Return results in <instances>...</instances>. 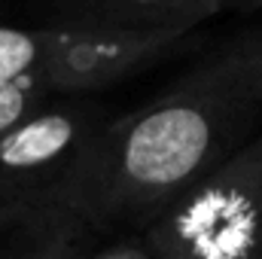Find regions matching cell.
<instances>
[{"label": "cell", "mask_w": 262, "mask_h": 259, "mask_svg": "<svg viewBox=\"0 0 262 259\" xmlns=\"http://www.w3.org/2000/svg\"><path fill=\"white\" fill-rule=\"evenodd\" d=\"M262 116V25L232 37L159 98L85 146L61 207L89 229H146L253 140Z\"/></svg>", "instance_id": "1"}, {"label": "cell", "mask_w": 262, "mask_h": 259, "mask_svg": "<svg viewBox=\"0 0 262 259\" xmlns=\"http://www.w3.org/2000/svg\"><path fill=\"white\" fill-rule=\"evenodd\" d=\"M156 259H262V134L143 229Z\"/></svg>", "instance_id": "2"}, {"label": "cell", "mask_w": 262, "mask_h": 259, "mask_svg": "<svg viewBox=\"0 0 262 259\" xmlns=\"http://www.w3.org/2000/svg\"><path fill=\"white\" fill-rule=\"evenodd\" d=\"M107 122L110 116L101 104L52 98L0 137V223L31 210L61 207L76 162Z\"/></svg>", "instance_id": "3"}, {"label": "cell", "mask_w": 262, "mask_h": 259, "mask_svg": "<svg viewBox=\"0 0 262 259\" xmlns=\"http://www.w3.org/2000/svg\"><path fill=\"white\" fill-rule=\"evenodd\" d=\"M189 40L183 31H125L55 21L46 28V58L37 73L49 95L82 98L152 67Z\"/></svg>", "instance_id": "4"}, {"label": "cell", "mask_w": 262, "mask_h": 259, "mask_svg": "<svg viewBox=\"0 0 262 259\" xmlns=\"http://www.w3.org/2000/svg\"><path fill=\"white\" fill-rule=\"evenodd\" d=\"M73 25H107L125 31H183L216 15L213 0H52Z\"/></svg>", "instance_id": "5"}, {"label": "cell", "mask_w": 262, "mask_h": 259, "mask_svg": "<svg viewBox=\"0 0 262 259\" xmlns=\"http://www.w3.org/2000/svg\"><path fill=\"white\" fill-rule=\"evenodd\" d=\"M3 223H12L21 235L9 247L6 259H79L82 235L95 232L64 207H43Z\"/></svg>", "instance_id": "6"}, {"label": "cell", "mask_w": 262, "mask_h": 259, "mask_svg": "<svg viewBox=\"0 0 262 259\" xmlns=\"http://www.w3.org/2000/svg\"><path fill=\"white\" fill-rule=\"evenodd\" d=\"M46 58V28L25 31L0 25V82L37 76Z\"/></svg>", "instance_id": "7"}, {"label": "cell", "mask_w": 262, "mask_h": 259, "mask_svg": "<svg viewBox=\"0 0 262 259\" xmlns=\"http://www.w3.org/2000/svg\"><path fill=\"white\" fill-rule=\"evenodd\" d=\"M52 98L55 95H49L37 76L15 79V82H0V137H6L15 125H21L40 107H46Z\"/></svg>", "instance_id": "8"}, {"label": "cell", "mask_w": 262, "mask_h": 259, "mask_svg": "<svg viewBox=\"0 0 262 259\" xmlns=\"http://www.w3.org/2000/svg\"><path fill=\"white\" fill-rule=\"evenodd\" d=\"M92 259H156V256L143 247V241H140V244H134V241H122V244H113V247L95 253Z\"/></svg>", "instance_id": "9"}, {"label": "cell", "mask_w": 262, "mask_h": 259, "mask_svg": "<svg viewBox=\"0 0 262 259\" xmlns=\"http://www.w3.org/2000/svg\"><path fill=\"white\" fill-rule=\"evenodd\" d=\"M216 3V9H244L247 6V0H213Z\"/></svg>", "instance_id": "10"}, {"label": "cell", "mask_w": 262, "mask_h": 259, "mask_svg": "<svg viewBox=\"0 0 262 259\" xmlns=\"http://www.w3.org/2000/svg\"><path fill=\"white\" fill-rule=\"evenodd\" d=\"M262 6V0H247V6H244V9H259Z\"/></svg>", "instance_id": "11"}]
</instances>
